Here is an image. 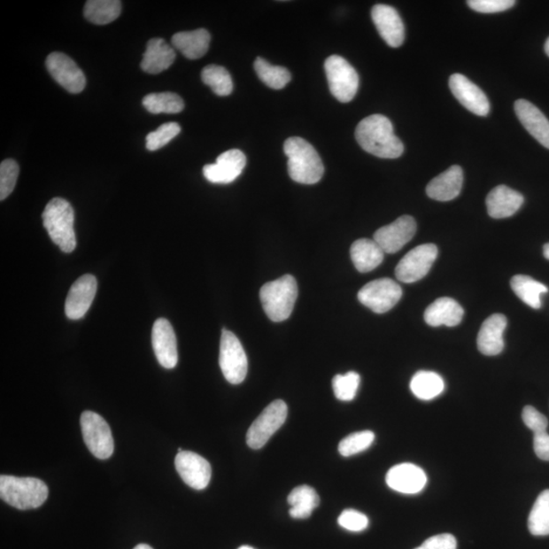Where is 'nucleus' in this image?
<instances>
[{
    "instance_id": "nucleus-1",
    "label": "nucleus",
    "mask_w": 549,
    "mask_h": 549,
    "mask_svg": "<svg viewBox=\"0 0 549 549\" xmlns=\"http://www.w3.org/2000/svg\"><path fill=\"white\" fill-rule=\"evenodd\" d=\"M355 137L366 152L383 159H396L404 153L403 143L395 135L392 122L381 114L362 120L356 128Z\"/></svg>"
},
{
    "instance_id": "nucleus-2",
    "label": "nucleus",
    "mask_w": 549,
    "mask_h": 549,
    "mask_svg": "<svg viewBox=\"0 0 549 549\" xmlns=\"http://www.w3.org/2000/svg\"><path fill=\"white\" fill-rule=\"evenodd\" d=\"M288 158V174L292 181L301 184L318 183L325 168L317 151L302 137L292 136L284 143Z\"/></svg>"
},
{
    "instance_id": "nucleus-3",
    "label": "nucleus",
    "mask_w": 549,
    "mask_h": 549,
    "mask_svg": "<svg viewBox=\"0 0 549 549\" xmlns=\"http://www.w3.org/2000/svg\"><path fill=\"white\" fill-rule=\"evenodd\" d=\"M47 485L38 478L0 476V498L16 509H37L48 498Z\"/></svg>"
},
{
    "instance_id": "nucleus-4",
    "label": "nucleus",
    "mask_w": 549,
    "mask_h": 549,
    "mask_svg": "<svg viewBox=\"0 0 549 549\" xmlns=\"http://www.w3.org/2000/svg\"><path fill=\"white\" fill-rule=\"evenodd\" d=\"M298 297L297 280L285 274L260 288L259 298L264 311L272 321L279 322L290 317Z\"/></svg>"
},
{
    "instance_id": "nucleus-5",
    "label": "nucleus",
    "mask_w": 549,
    "mask_h": 549,
    "mask_svg": "<svg viewBox=\"0 0 549 549\" xmlns=\"http://www.w3.org/2000/svg\"><path fill=\"white\" fill-rule=\"evenodd\" d=\"M44 228L52 242L64 252L70 253L77 246L73 228L74 212L65 198L55 197L47 204L43 212Z\"/></svg>"
},
{
    "instance_id": "nucleus-6",
    "label": "nucleus",
    "mask_w": 549,
    "mask_h": 549,
    "mask_svg": "<svg viewBox=\"0 0 549 549\" xmlns=\"http://www.w3.org/2000/svg\"><path fill=\"white\" fill-rule=\"evenodd\" d=\"M329 91L342 103L352 101L359 91L360 77L345 58L332 55L325 61Z\"/></svg>"
},
{
    "instance_id": "nucleus-7",
    "label": "nucleus",
    "mask_w": 549,
    "mask_h": 549,
    "mask_svg": "<svg viewBox=\"0 0 549 549\" xmlns=\"http://www.w3.org/2000/svg\"><path fill=\"white\" fill-rule=\"evenodd\" d=\"M219 365L226 380L232 384L242 383L249 370V361L242 343L228 329H223L220 342Z\"/></svg>"
},
{
    "instance_id": "nucleus-8",
    "label": "nucleus",
    "mask_w": 549,
    "mask_h": 549,
    "mask_svg": "<svg viewBox=\"0 0 549 549\" xmlns=\"http://www.w3.org/2000/svg\"><path fill=\"white\" fill-rule=\"evenodd\" d=\"M81 429L89 451L96 458L106 460L112 456L113 437L104 418L95 412L85 411L81 416Z\"/></svg>"
},
{
    "instance_id": "nucleus-9",
    "label": "nucleus",
    "mask_w": 549,
    "mask_h": 549,
    "mask_svg": "<svg viewBox=\"0 0 549 549\" xmlns=\"http://www.w3.org/2000/svg\"><path fill=\"white\" fill-rule=\"evenodd\" d=\"M287 415L288 407L282 400L274 401L267 406L247 431L246 444L249 447L262 449L285 423Z\"/></svg>"
},
{
    "instance_id": "nucleus-10",
    "label": "nucleus",
    "mask_w": 549,
    "mask_h": 549,
    "mask_svg": "<svg viewBox=\"0 0 549 549\" xmlns=\"http://www.w3.org/2000/svg\"><path fill=\"white\" fill-rule=\"evenodd\" d=\"M402 295V288L396 281L383 278L363 286L357 297L369 310L375 313H384L392 310L400 301Z\"/></svg>"
},
{
    "instance_id": "nucleus-11",
    "label": "nucleus",
    "mask_w": 549,
    "mask_h": 549,
    "mask_svg": "<svg viewBox=\"0 0 549 549\" xmlns=\"http://www.w3.org/2000/svg\"><path fill=\"white\" fill-rule=\"evenodd\" d=\"M438 250L436 244H427L411 250L397 265L395 274L404 283H414L421 280L436 262Z\"/></svg>"
},
{
    "instance_id": "nucleus-12",
    "label": "nucleus",
    "mask_w": 549,
    "mask_h": 549,
    "mask_svg": "<svg viewBox=\"0 0 549 549\" xmlns=\"http://www.w3.org/2000/svg\"><path fill=\"white\" fill-rule=\"evenodd\" d=\"M46 67L52 78L67 92L79 94L86 87V77L81 68L67 55L53 52L48 55Z\"/></svg>"
},
{
    "instance_id": "nucleus-13",
    "label": "nucleus",
    "mask_w": 549,
    "mask_h": 549,
    "mask_svg": "<svg viewBox=\"0 0 549 549\" xmlns=\"http://www.w3.org/2000/svg\"><path fill=\"white\" fill-rule=\"evenodd\" d=\"M416 229L414 218L404 215L393 223L376 230L374 240L382 247L384 253H395L414 237Z\"/></svg>"
},
{
    "instance_id": "nucleus-14",
    "label": "nucleus",
    "mask_w": 549,
    "mask_h": 549,
    "mask_svg": "<svg viewBox=\"0 0 549 549\" xmlns=\"http://www.w3.org/2000/svg\"><path fill=\"white\" fill-rule=\"evenodd\" d=\"M175 468L183 482L191 489L205 490L210 483L211 465L207 460L194 452H178L175 457Z\"/></svg>"
},
{
    "instance_id": "nucleus-15",
    "label": "nucleus",
    "mask_w": 549,
    "mask_h": 549,
    "mask_svg": "<svg viewBox=\"0 0 549 549\" xmlns=\"http://www.w3.org/2000/svg\"><path fill=\"white\" fill-rule=\"evenodd\" d=\"M449 86L455 98L470 112L478 116H486L490 113L491 105L486 95L465 75L452 74Z\"/></svg>"
},
{
    "instance_id": "nucleus-16",
    "label": "nucleus",
    "mask_w": 549,
    "mask_h": 549,
    "mask_svg": "<svg viewBox=\"0 0 549 549\" xmlns=\"http://www.w3.org/2000/svg\"><path fill=\"white\" fill-rule=\"evenodd\" d=\"M246 157L242 151L233 149L217 158L216 163L208 164L203 169L205 180L212 183L228 184L243 174Z\"/></svg>"
},
{
    "instance_id": "nucleus-17",
    "label": "nucleus",
    "mask_w": 549,
    "mask_h": 549,
    "mask_svg": "<svg viewBox=\"0 0 549 549\" xmlns=\"http://www.w3.org/2000/svg\"><path fill=\"white\" fill-rule=\"evenodd\" d=\"M97 292V279L86 274L73 284L66 301V314L68 319L80 320L85 317L92 305Z\"/></svg>"
},
{
    "instance_id": "nucleus-18",
    "label": "nucleus",
    "mask_w": 549,
    "mask_h": 549,
    "mask_svg": "<svg viewBox=\"0 0 549 549\" xmlns=\"http://www.w3.org/2000/svg\"><path fill=\"white\" fill-rule=\"evenodd\" d=\"M372 18L377 32L389 46L397 48L404 43L405 27L398 12L387 4H375Z\"/></svg>"
},
{
    "instance_id": "nucleus-19",
    "label": "nucleus",
    "mask_w": 549,
    "mask_h": 549,
    "mask_svg": "<svg viewBox=\"0 0 549 549\" xmlns=\"http://www.w3.org/2000/svg\"><path fill=\"white\" fill-rule=\"evenodd\" d=\"M152 344L158 362L165 368H174L178 362L176 336L166 319H158L154 322Z\"/></svg>"
},
{
    "instance_id": "nucleus-20",
    "label": "nucleus",
    "mask_w": 549,
    "mask_h": 549,
    "mask_svg": "<svg viewBox=\"0 0 549 549\" xmlns=\"http://www.w3.org/2000/svg\"><path fill=\"white\" fill-rule=\"evenodd\" d=\"M390 489L405 494L421 492L427 485L428 477L425 472L414 464L403 463L390 468L386 476Z\"/></svg>"
},
{
    "instance_id": "nucleus-21",
    "label": "nucleus",
    "mask_w": 549,
    "mask_h": 549,
    "mask_svg": "<svg viewBox=\"0 0 549 549\" xmlns=\"http://www.w3.org/2000/svg\"><path fill=\"white\" fill-rule=\"evenodd\" d=\"M518 120L535 140L549 149V120L531 102L520 99L514 102Z\"/></svg>"
},
{
    "instance_id": "nucleus-22",
    "label": "nucleus",
    "mask_w": 549,
    "mask_h": 549,
    "mask_svg": "<svg viewBox=\"0 0 549 549\" xmlns=\"http://www.w3.org/2000/svg\"><path fill=\"white\" fill-rule=\"evenodd\" d=\"M506 322V318L502 313L491 314L483 321L477 336V346L480 352L487 356H496L503 352Z\"/></svg>"
},
{
    "instance_id": "nucleus-23",
    "label": "nucleus",
    "mask_w": 549,
    "mask_h": 549,
    "mask_svg": "<svg viewBox=\"0 0 549 549\" xmlns=\"http://www.w3.org/2000/svg\"><path fill=\"white\" fill-rule=\"evenodd\" d=\"M463 182V169L459 165H452L428 184L427 194L432 200L439 202L455 200L462 190Z\"/></svg>"
},
{
    "instance_id": "nucleus-24",
    "label": "nucleus",
    "mask_w": 549,
    "mask_h": 549,
    "mask_svg": "<svg viewBox=\"0 0 549 549\" xmlns=\"http://www.w3.org/2000/svg\"><path fill=\"white\" fill-rule=\"evenodd\" d=\"M523 203L524 197L506 185L494 188L486 197L487 212L494 219L512 217L516 214Z\"/></svg>"
},
{
    "instance_id": "nucleus-25",
    "label": "nucleus",
    "mask_w": 549,
    "mask_h": 549,
    "mask_svg": "<svg viewBox=\"0 0 549 549\" xmlns=\"http://www.w3.org/2000/svg\"><path fill=\"white\" fill-rule=\"evenodd\" d=\"M176 58L174 48L161 38L151 39L143 53L142 70L151 74L160 73L174 65Z\"/></svg>"
},
{
    "instance_id": "nucleus-26",
    "label": "nucleus",
    "mask_w": 549,
    "mask_h": 549,
    "mask_svg": "<svg viewBox=\"0 0 549 549\" xmlns=\"http://www.w3.org/2000/svg\"><path fill=\"white\" fill-rule=\"evenodd\" d=\"M464 310L455 299L437 298L427 308L424 320L431 327H456L462 321Z\"/></svg>"
},
{
    "instance_id": "nucleus-27",
    "label": "nucleus",
    "mask_w": 549,
    "mask_h": 549,
    "mask_svg": "<svg viewBox=\"0 0 549 549\" xmlns=\"http://www.w3.org/2000/svg\"><path fill=\"white\" fill-rule=\"evenodd\" d=\"M350 255L357 271L368 273L383 263L384 251L375 240L361 238L353 243Z\"/></svg>"
},
{
    "instance_id": "nucleus-28",
    "label": "nucleus",
    "mask_w": 549,
    "mask_h": 549,
    "mask_svg": "<svg viewBox=\"0 0 549 549\" xmlns=\"http://www.w3.org/2000/svg\"><path fill=\"white\" fill-rule=\"evenodd\" d=\"M210 33L205 29L180 32L173 37V45L189 59H198L209 50Z\"/></svg>"
},
{
    "instance_id": "nucleus-29",
    "label": "nucleus",
    "mask_w": 549,
    "mask_h": 549,
    "mask_svg": "<svg viewBox=\"0 0 549 549\" xmlns=\"http://www.w3.org/2000/svg\"><path fill=\"white\" fill-rule=\"evenodd\" d=\"M287 500L291 506L290 514L293 519L310 518L315 507L320 505L317 491L308 485L295 487Z\"/></svg>"
},
{
    "instance_id": "nucleus-30",
    "label": "nucleus",
    "mask_w": 549,
    "mask_h": 549,
    "mask_svg": "<svg viewBox=\"0 0 549 549\" xmlns=\"http://www.w3.org/2000/svg\"><path fill=\"white\" fill-rule=\"evenodd\" d=\"M410 389L418 399L429 401L444 392L445 382L441 375L434 372L421 370L412 377Z\"/></svg>"
},
{
    "instance_id": "nucleus-31",
    "label": "nucleus",
    "mask_w": 549,
    "mask_h": 549,
    "mask_svg": "<svg viewBox=\"0 0 549 549\" xmlns=\"http://www.w3.org/2000/svg\"><path fill=\"white\" fill-rule=\"evenodd\" d=\"M511 287L514 294L534 310H539L541 295L548 292V288L545 284L525 274L514 276L511 280Z\"/></svg>"
},
{
    "instance_id": "nucleus-32",
    "label": "nucleus",
    "mask_w": 549,
    "mask_h": 549,
    "mask_svg": "<svg viewBox=\"0 0 549 549\" xmlns=\"http://www.w3.org/2000/svg\"><path fill=\"white\" fill-rule=\"evenodd\" d=\"M119 0H89L85 4V18L95 25H107L120 16Z\"/></svg>"
},
{
    "instance_id": "nucleus-33",
    "label": "nucleus",
    "mask_w": 549,
    "mask_h": 549,
    "mask_svg": "<svg viewBox=\"0 0 549 549\" xmlns=\"http://www.w3.org/2000/svg\"><path fill=\"white\" fill-rule=\"evenodd\" d=\"M528 528L534 537L549 535V490L539 494L528 518Z\"/></svg>"
},
{
    "instance_id": "nucleus-34",
    "label": "nucleus",
    "mask_w": 549,
    "mask_h": 549,
    "mask_svg": "<svg viewBox=\"0 0 549 549\" xmlns=\"http://www.w3.org/2000/svg\"><path fill=\"white\" fill-rule=\"evenodd\" d=\"M143 105L153 114H175L182 112L184 102L174 93H153L143 99Z\"/></svg>"
},
{
    "instance_id": "nucleus-35",
    "label": "nucleus",
    "mask_w": 549,
    "mask_h": 549,
    "mask_svg": "<svg viewBox=\"0 0 549 549\" xmlns=\"http://www.w3.org/2000/svg\"><path fill=\"white\" fill-rule=\"evenodd\" d=\"M255 71L259 80L274 90H281L291 81V74L287 68L272 66L262 58L256 59Z\"/></svg>"
},
{
    "instance_id": "nucleus-36",
    "label": "nucleus",
    "mask_w": 549,
    "mask_h": 549,
    "mask_svg": "<svg viewBox=\"0 0 549 549\" xmlns=\"http://www.w3.org/2000/svg\"><path fill=\"white\" fill-rule=\"evenodd\" d=\"M202 81L218 96H228L233 91V81L230 73L225 67L211 65L202 72Z\"/></svg>"
},
{
    "instance_id": "nucleus-37",
    "label": "nucleus",
    "mask_w": 549,
    "mask_h": 549,
    "mask_svg": "<svg viewBox=\"0 0 549 549\" xmlns=\"http://www.w3.org/2000/svg\"><path fill=\"white\" fill-rule=\"evenodd\" d=\"M374 442L375 434L373 431L354 432V434L342 439L338 450L343 457H350L367 450Z\"/></svg>"
},
{
    "instance_id": "nucleus-38",
    "label": "nucleus",
    "mask_w": 549,
    "mask_h": 549,
    "mask_svg": "<svg viewBox=\"0 0 549 549\" xmlns=\"http://www.w3.org/2000/svg\"><path fill=\"white\" fill-rule=\"evenodd\" d=\"M360 383V375L355 372L337 375L332 382L334 394L340 401H352L359 390Z\"/></svg>"
},
{
    "instance_id": "nucleus-39",
    "label": "nucleus",
    "mask_w": 549,
    "mask_h": 549,
    "mask_svg": "<svg viewBox=\"0 0 549 549\" xmlns=\"http://www.w3.org/2000/svg\"><path fill=\"white\" fill-rule=\"evenodd\" d=\"M181 126L176 122L165 123L156 129L155 132L150 133L146 137V147L149 151H157L174 140L178 134L181 133Z\"/></svg>"
},
{
    "instance_id": "nucleus-40",
    "label": "nucleus",
    "mask_w": 549,
    "mask_h": 549,
    "mask_svg": "<svg viewBox=\"0 0 549 549\" xmlns=\"http://www.w3.org/2000/svg\"><path fill=\"white\" fill-rule=\"evenodd\" d=\"M19 173V165L15 160H4L0 165V201H4L15 189Z\"/></svg>"
},
{
    "instance_id": "nucleus-41",
    "label": "nucleus",
    "mask_w": 549,
    "mask_h": 549,
    "mask_svg": "<svg viewBox=\"0 0 549 549\" xmlns=\"http://www.w3.org/2000/svg\"><path fill=\"white\" fill-rule=\"evenodd\" d=\"M338 523L344 530L352 532H361L368 526V518L365 514L356 510L343 511L338 518Z\"/></svg>"
},
{
    "instance_id": "nucleus-42",
    "label": "nucleus",
    "mask_w": 549,
    "mask_h": 549,
    "mask_svg": "<svg viewBox=\"0 0 549 549\" xmlns=\"http://www.w3.org/2000/svg\"><path fill=\"white\" fill-rule=\"evenodd\" d=\"M469 8L482 13L502 12L513 8L514 0H469Z\"/></svg>"
},
{
    "instance_id": "nucleus-43",
    "label": "nucleus",
    "mask_w": 549,
    "mask_h": 549,
    "mask_svg": "<svg viewBox=\"0 0 549 549\" xmlns=\"http://www.w3.org/2000/svg\"><path fill=\"white\" fill-rule=\"evenodd\" d=\"M522 418L526 424L527 428H530L534 434H538L541 431H546L548 427L547 418L541 414L540 412L532 406H526L522 412Z\"/></svg>"
},
{
    "instance_id": "nucleus-44",
    "label": "nucleus",
    "mask_w": 549,
    "mask_h": 549,
    "mask_svg": "<svg viewBox=\"0 0 549 549\" xmlns=\"http://www.w3.org/2000/svg\"><path fill=\"white\" fill-rule=\"evenodd\" d=\"M415 549H457V540L452 534H439L425 540Z\"/></svg>"
},
{
    "instance_id": "nucleus-45",
    "label": "nucleus",
    "mask_w": 549,
    "mask_h": 549,
    "mask_svg": "<svg viewBox=\"0 0 549 549\" xmlns=\"http://www.w3.org/2000/svg\"><path fill=\"white\" fill-rule=\"evenodd\" d=\"M533 445L535 454L544 461L549 462V435L546 431L534 434Z\"/></svg>"
},
{
    "instance_id": "nucleus-46",
    "label": "nucleus",
    "mask_w": 549,
    "mask_h": 549,
    "mask_svg": "<svg viewBox=\"0 0 549 549\" xmlns=\"http://www.w3.org/2000/svg\"><path fill=\"white\" fill-rule=\"evenodd\" d=\"M544 255H545V259H549V244H546L544 246Z\"/></svg>"
},
{
    "instance_id": "nucleus-47",
    "label": "nucleus",
    "mask_w": 549,
    "mask_h": 549,
    "mask_svg": "<svg viewBox=\"0 0 549 549\" xmlns=\"http://www.w3.org/2000/svg\"><path fill=\"white\" fill-rule=\"evenodd\" d=\"M134 549H154V548L151 547L148 545L142 544V545H136Z\"/></svg>"
},
{
    "instance_id": "nucleus-48",
    "label": "nucleus",
    "mask_w": 549,
    "mask_h": 549,
    "mask_svg": "<svg viewBox=\"0 0 549 549\" xmlns=\"http://www.w3.org/2000/svg\"><path fill=\"white\" fill-rule=\"evenodd\" d=\"M545 53L547 54V57L549 58V37L546 40V43L545 45Z\"/></svg>"
},
{
    "instance_id": "nucleus-49",
    "label": "nucleus",
    "mask_w": 549,
    "mask_h": 549,
    "mask_svg": "<svg viewBox=\"0 0 549 549\" xmlns=\"http://www.w3.org/2000/svg\"><path fill=\"white\" fill-rule=\"evenodd\" d=\"M238 549H255V548H252L251 546H249V545H244V546H240Z\"/></svg>"
}]
</instances>
